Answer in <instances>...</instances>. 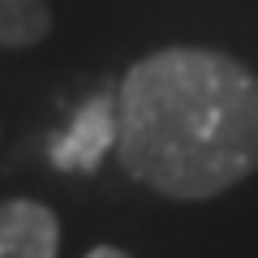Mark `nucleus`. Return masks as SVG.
<instances>
[{
	"label": "nucleus",
	"mask_w": 258,
	"mask_h": 258,
	"mask_svg": "<svg viewBox=\"0 0 258 258\" xmlns=\"http://www.w3.org/2000/svg\"><path fill=\"white\" fill-rule=\"evenodd\" d=\"M116 159L147 189L203 203L258 172V74L220 47H159L116 95Z\"/></svg>",
	"instance_id": "obj_1"
},
{
	"label": "nucleus",
	"mask_w": 258,
	"mask_h": 258,
	"mask_svg": "<svg viewBox=\"0 0 258 258\" xmlns=\"http://www.w3.org/2000/svg\"><path fill=\"white\" fill-rule=\"evenodd\" d=\"M0 258H60V220L47 203H0Z\"/></svg>",
	"instance_id": "obj_2"
},
{
	"label": "nucleus",
	"mask_w": 258,
	"mask_h": 258,
	"mask_svg": "<svg viewBox=\"0 0 258 258\" xmlns=\"http://www.w3.org/2000/svg\"><path fill=\"white\" fill-rule=\"evenodd\" d=\"M78 138H69L64 147L52 151L56 164H78V168H95V159H99V151L108 147V142H116V125H112V108L103 99H95L91 108L78 116L74 125Z\"/></svg>",
	"instance_id": "obj_3"
},
{
	"label": "nucleus",
	"mask_w": 258,
	"mask_h": 258,
	"mask_svg": "<svg viewBox=\"0 0 258 258\" xmlns=\"http://www.w3.org/2000/svg\"><path fill=\"white\" fill-rule=\"evenodd\" d=\"M52 35V5L47 0H0V47H35Z\"/></svg>",
	"instance_id": "obj_4"
},
{
	"label": "nucleus",
	"mask_w": 258,
	"mask_h": 258,
	"mask_svg": "<svg viewBox=\"0 0 258 258\" xmlns=\"http://www.w3.org/2000/svg\"><path fill=\"white\" fill-rule=\"evenodd\" d=\"M86 258H134V254H129V249H120V245H108V241H103V245H91V249H86Z\"/></svg>",
	"instance_id": "obj_5"
}]
</instances>
